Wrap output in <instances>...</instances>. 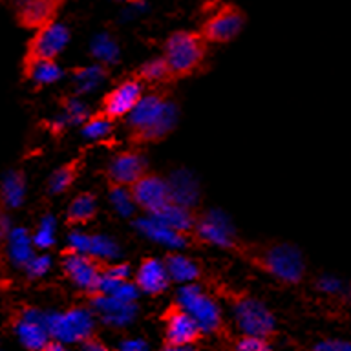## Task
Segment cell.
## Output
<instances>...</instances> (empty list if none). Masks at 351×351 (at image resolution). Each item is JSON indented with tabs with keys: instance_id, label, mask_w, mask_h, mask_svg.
I'll return each mask as SVG.
<instances>
[{
	"instance_id": "obj_16",
	"label": "cell",
	"mask_w": 351,
	"mask_h": 351,
	"mask_svg": "<svg viewBox=\"0 0 351 351\" xmlns=\"http://www.w3.org/2000/svg\"><path fill=\"white\" fill-rule=\"evenodd\" d=\"M194 229H196L197 236L207 243L225 247V249H234L236 247L234 229L223 214L208 213L199 221H196Z\"/></svg>"
},
{
	"instance_id": "obj_25",
	"label": "cell",
	"mask_w": 351,
	"mask_h": 351,
	"mask_svg": "<svg viewBox=\"0 0 351 351\" xmlns=\"http://www.w3.org/2000/svg\"><path fill=\"white\" fill-rule=\"evenodd\" d=\"M82 169V159L75 158L64 163L62 167L55 170L53 176H51V180H49V191L53 192V194H60V192H66L70 189L75 180L79 178Z\"/></svg>"
},
{
	"instance_id": "obj_5",
	"label": "cell",
	"mask_w": 351,
	"mask_h": 351,
	"mask_svg": "<svg viewBox=\"0 0 351 351\" xmlns=\"http://www.w3.org/2000/svg\"><path fill=\"white\" fill-rule=\"evenodd\" d=\"M68 40H70V33L57 22L37 29L26 46V53L22 59V73L32 70L38 62L57 59V55L66 48Z\"/></svg>"
},
{
	"instance_id": "obj_18",
	"label": "cell",
	"mask_w": 351,
	"mask_h": 351,
	"mask_svg": "<svg viewBox=\"0 0 351 351\" xmlns=\"http://www.w3.org/2000/svg\"><path fill=\"white\" fill-rule=\"evenodd\" d=\"M169 273L165 269V263L156 258H145L137 269L134 284L139 291L147 295H159L169 287Z\"/></svg>"
},
{
	"instance_id": "obj_30",
	"label": "cell",
	"mask_w": 351,
	"mask_h": 351,
	"mask_svg": "<svg viewBox=\"0 0 351 351\" xmlns=\"http://www.w3.org/2000/svg\"><path fill=\"white\" fill-rule=\"evenodd\" d=\"M112 126L114 123L110 119H106L103 114H92L84 121L82 125V136L90 137V139H101V137H106L112 132Z\"/></svg>"
},
{
	"instance_id": "obj_4",
	"label": "cell",
	"mask_w": 351,
	"mask_h": 351,
	"mask_svg": "<svg viewBox=\"0 0 351 351\" xmlns=\"http://www.w3.org/2000/svg\"><path fill=\"white\" fill-rule=\"evenodd\" d=\"M46 328L51 340L60 344L84 342L93 331V315L84 307H71L62 313H46Z\"/></svg>"
},
{
	"instance_id": "obj_42",
	"label": "cell",
	"mask_w": 351,
	"mask_h": 351,
	"mask_svg": "<svg viewBox=\"0 0 351 351\" xmlns=\"http://www.w3.org/2000/svg\"><path fill=\"white\" fill-rule=\"evenodd\" d=\"M117 351H147V344L143 340H126Z\"/></svg>"
},
{
	"instance_id": "obj_35",
	"label": "cell",
	"mask_w": 351,
	"mask_h": 351,
	"mask_svg": "<svg viewBox=\"0 0 351 351\" xmlns=\"http://www.w3.org/2000/svg\"><path fill=\"white\" fill-rule=\"evenodd\" d=\"M236 351H271L269 344L265 342V339H260V337H243V339L238 342V348Z\"/></svg>"
},
{
	"instance_id": "obj_11",
	"label": "cell",
	"mask_w": 351,
	"mask_h": 351,
	"mask_svg": "<svg viewBox=\"0 0 351 351\" xmlns=\"http://www.w3.org/2000/svg\"><path fill=\"white\" fill-rule=\"evenodd\" d=\"M132 199L137 207L147 210L150 216L161 213L170 202L169 183L156 174H145L141 180L130 186Z\"/></svg>"
},
{
	"instance_id": "obj_3",
	"label": "cell",
	"mask_w": 351,
	"mask_h": 351,
	"mask_svg": "<svg viewBox=\"0 0 351 351\" xmlns=\"http://www.w3.org/2000/svg\"><path fill=\"white\" fill-rule=\"evenodd\" d=\"M207 43L197 32H176L165 43V57L174 81L191 77L202 68Z\"/></svg>"
},
{
	"instance_id": "obj_44",
	"label": "cell",
	"mask_w": 351,
	"mask_h": 351,
	"mask_svg": "<svg viewBox=\"0 0 351 351\" xmlns=\"http://www.w3.org/2000/svg\"><path fill=\"white\" fill-rule=\"evenodd\" d=\"M43 351H66V348L64 344H60L57 340H49V344Z\"/></svg>"
},
{
	"instance_id": "obj_37",
	"label": "cell",
	"mask_w": 351,
	"mask_h": 351,
	"mask_svg": "<svg viewBox=\"0 0 351 351\" xmlns=\"http://www.w3.org/2000/svg\"><path fill=\"white\" fill-rule=\"evenodd\" d=\"M103 274L114 280H128V276H130V267L126 263H106Z\"/></svg>"
},
{
	"instance_id": "obj_26",
	"label": "cell",
	"mask_w": 351,
	"mask_h": 351,
	"mask_svg": "<svg viewBox=\"0 0 351 351\" xmlns=\"http://www.w3.org/2000/svg\"><path fill=\"white\" fill-rule=\"evenodd\" d=\"M136 79L141 82H147V84H163V82L174 81V77L170 73L169 64H167V60L163 57L148 60V62L139 66Z\"/></svg>"
},
{
	"instance_id": "obj_12",
	"label": "cell",
	"mask_w": 351,
	"mask_h": 351,
	"mask_svg": "<svg viewBox=\"0 0 351 351\" xmlns=\"http://www.w3.org/2000/svg\"><path fill=\"white\" fill-rule=\"evenodd\" d=\"M66 0H19L16 2V24L24 29H40L53 24Z\"/></svg>"
},
{
	"instance_id": "obj_17",
	"label": "cell",
	"mask_w": 351,
	"mask_h": 351,
	"mask_svg": "<svg viewBox=\"0 0 351 351\" xmlns=\"http://www.w3.org/2000/svg\"><path fill=\"white\" fill-rule=\"evenodd\" d=\"M93 307L104 322L115 328L126 326L136 317V302H125L110 295H93Z\"/></svg>"
},
{
	"instance_id": "obj_22",
	"label": "cell",
	"mask_w": 351,
	"mask_h": 351,
	"mask_svg": "<svg viewBox=\"0 0 351 351\" xmlns=\"http://www.w3.org/2000/svg\"><path fill=\"white\" fill-rule=\"evenodd\" d=\"M26 194V180L22 172H10L0 181V207L16 208Z\"/></svg>"
},
{
	"instance_id": "obj_2",
	"label": "cell",
	"mask_w": 351,
	"mask_h": 351,
	"mask_svg": "<svg viewBox=\"0 0 351 351\" xmlns=\"http://www.w3.org/2000/svg\"><path fill=\"white\" fill-rule=\"evenodd\" d=\"M247 262L284 284H298L306 274V262L302 252L289 243L252 247L247 252Z\"/></svg>"
},
{
	"instance_id": "obj_39",
	"label": "cell",
	"mask_w": 351,
	"mask_h": 351,
	"mask_svg": "<svg viewBox=\"0 0 351 351\" xmlns=\"http://www.w3.org/2000/svg\"><path fill=\"white\" fill-rule=\"evenodd\" d=\"M317 287L320 291H324V293L335 295V293L342 291V282L337 276H322V278H318Z\"/></svg>"
},
{
	"instance_id": "obj_40",
	"label": "cell",
	"mask_w": 351,
	"mask_h": 351,
	"mask_svg": "<svg viewBox=\"0 0 351 351\" xmlns=\"http://www.w3.org/2000/svg\"><path fill=\"white\" fill-rule=\"evenodd\" d=\"M95 53L103 60H114L117 55V48L110 40H103V43H99V46H95Z\"/></svg>"
},
{
	"instance_id": "obj_23",
	"label": "cell",
	"mask_w": 351,
	"mask_h": 351,
	"mask_svg": "<svg viewBox=\"0 0 351 351\" xmlns=\"http://www.w3.org/2000/svg\"><path fill=\"white\" fill-rule=\"evenodd\" d=\"M156 219H159L161 223H165L170 229L178 230L181 234H186L189 230H192L196 227V221L192 218L191 210L186 207H181V205H176V203H169L167 207L154 216Z\"/></svg>"
},
{
	"instance_id": "obj_1",
	"label": "cell",
	"mask_w": 351,
	"mask_h": 351,
	"mask_svg": "<svg viewBox=\"0 0 351 351\" xmlns=\"http://www.w3.org/2000/svg\"><path fill=\"white\" fill-rule=\"evenodd\" d=\"M176 121H178V108L163 93L143 95L141 101L128 115L130 141L136 145L161 141L174 130Z\"/></svg>"
},
{
	"instance_id": "obj_8",
	"label": "cell",
	"mask_w": 351,
	"mask_h": 351,
	"mask_svg": "<svg viewBox=\"0 0 351 351\" xmlns=\"http://www.w3.org/2000/svg\"><path fill=\"white\" fill-rule=\"evenodd\" d=\"M232 311L238 328L247 337H260L265 339L273 333L274 318L262 302L249 295H236L232 300Z\"/></svg>"
},
{
	"instance_id": "obj_15",
	"label": "cell",
	"mask_w": 351,
	"mask_h": 351,
	"mask_svg": "<svg viewBox=\"0 0 351 351\" xmlns=\"http://www.w3.org/2000/svg\"><path fill=\"white\" fill-rule=\"evenodd\" d=\"M165 328H167V340L169 344L192 346L202 335V329L192 320V317L178 304L169 309L165 315Z\"/></svg>"
},
{
	"instance_id": "obj_21",
	"label": "cell",
	"mask_w": 351,
	"mask_h": 351,
	"mask_svg": "<svg viewBox=\"0 0 351 351\" xmlns=\"http://www.w3.org/2000/svg\"><path fill=\"white\" fill-rule=\"evenodd\" d=\"M97 213V197L92 192H81L73 197V202L68 207L66 213V221L68 225H86L92 221L93 216Z\"/></svg>"
},
{
	"instance_id": "obj_6",
	"label": "cell",
	"mask_w": 351,
	"mask_h": 351,
	"mask_svg": "<svg viewBox=\"0 0 351 351\" xmlns=\"http://www.w3.org/2000/svg\"><path fill=\"white\" fill-rule=\"evenodd\" d=\"M178 306L185 309L202 333H214L221 326V313L218 304L194 284L183 285L178 293Z\"/></svg>"
},
{
	"instance_id": "obj_27",
	"label": "cell",
	"mask_w": 351,
	"mask_h": 351,
	"mask_svg": "<svg viewBox=\"0 0 351 351\" xmlns=\"http://www.w3.org/2000/svg\"><path fill=\"white\" fill-rule=\"evenodd\" d=\"M10 251L13 262L26 267L27 262L33 258L32 238L24 229H16L10 236Z\"/></svg>"
},
{
	"instance_id": "obj_33",
	"label": "cell",
	"mask_w": 351,
	"mask_h": 351,
	"mask_svg": "<svg viewBox=\"0 0 351 351\" xmlns=\"http://www.w3.org/2000/svg\"><path fill=\"white\" fill-rule=\"evenodd\" d=\"M62 108H64V117L68 123H77V125H84V121L90 117V112L79 99H66L62 101Z\"/></svg>"
},
{
	"instance_id": "obj_38",
	"label": "cell",
	"mask_w": 351,
	"mask_h": 351,
	"mask_svg": "<svg viewBox=\"0 0 351 351\" xmlns=\"http://www.w3.org/2000/svg\"><path fill=\"white\" fill-rule=\"evenodd\" d=\"M313 351H351V342L348 340H324L318 342Z\"/></svg>"
},
{
	"instance_id": "obj_45",
	"label": "cell",
	"mask_w": 351,
	"mask_h": 351,
	"mask_svg": "<svg viewBox=\"0 0 351 351\" xmlns=\"http://www.w3.org/2000/svg\"><path fill=\"white\" fill-rule=\"evenodd\" d=\"M163 351H194L192 346H176V344H169L165 348Z\"/></svg>"
},
{
	"instance_id": "obj_43",
	"label": "cell",
	"mask_w": 351,
	"mask_h": 351,
	"mask_svg": "<svg viewBox=\"0 0 351 351\" xmlns=\"http://www.w3.org/2000/svg\"><path fill=\"white\" fill-rule=\"evenodd\" d=\"M82 351H106V348L99 340L86 339L82 342Z\"/></svg>"
},
{
	"instance_id": "obj_28",
	"label": "cell",
	"mask_w": 351,
	"mask_h": 351,
	"mask_svg": "<svg viewBox=\"0 0 351 351\" xmlns=\"http://www.w3.org/2000/svg\"><path fill=\"white\" fill-rule=\"evenodd\" d=\"M62 77V70L55 60H46V62H38L24 73V79L27 81L37 82V84H51V82L59 81Z\"/></svg>"
},
{
	"instance_id": "obj_34",
	"label": "cell",
	"mask_w": 351,
	"mask_h": 351,
	"mask_svg": "<svg viewBox=\"0 0 351 351\" xmlns=\"http://www.w3.org/2000/svg\"><path fill=\"white\" fill-rule=\"evenodd\" d=\"M53 230H55V221L53 218H44L40 227H38L37 234L33 238L35 245L38 247H51L53 245Z\"/></svg>"
},
{
	"instance_id": "obj_24",
	"label": "cell",
	"mask_w": 351,
	"mask_h": 351,
	"mask_svg": "<svg viewBox=\"0 0 351 351\" xmlns=\"http://www.w3.org/2000/svg\"><path fill=\"white\" fill-rule=\"evenodd\" d=\"M163 263L169 273V278L181 282V284H192L199 276V267L191 258L181 256V254H169Z\"/></svg>"
},
{
	"instance_id": "obj_19",
	"label": "cell",
	"mask_w": 351,
	"mask_h": 351,
	"mask_svg": "<svg viewBox=\"0 0 351 351\" xmlns=\"http://www.w3.org/2000/svg\"><path fill=\"white\" fill-rule=\"evenodd\" d=\"M137 230H141L143 234L148 236L150 240L158 241L161 245L167 247H185L186 245V236L178 232V230L170 229L165 223H161L159 219H156L154 216H148V218H141L136 221Z\"/></svg>"
},
{
	"instance_id": "obj_13",
	"label": "cell",
	"mask_w": 351,
	"mask_h": 351,
	"mask_svg": "<svg viewBox=\"0 0 351 351\" xmlns=\"http://www.w3.org/2000/svg\"><path fill=\"white\" fill-rule=\"evenodd\" d=\"M15 333L26 350L43 351L51 340L46 328V313L37 309H24L16 318Z\"/></svg>"
},
{
	"instance_id": "obj_10",
	"label": "cell",
	"mask_w": 351,
	"mask_h": 351,
	"mask_svg": "<svg viewBox=\"0 0 351 351\" xmlns=\"http://www.w3.org/2000/svg\"><path fill=\"white\" fill-rule=\"evenodd\" d=\"M141 99L143 82L137 81L136 77L134 79H126V81L117 84L114 90H110L104 95L101 108H99V114H103L106 119L114 123V121L121 119V117L130 115L132 110L136 108Z\"/></svg>"
},
{
	"instance_id": "obj_7",
	"label": "cell",
	"mask_w": 351,
	"mask_h": 351,
	"mask_svg": "<svg viewBox=\"0 0 351 351\" xmlns=\"http://www.w3.org/2000/svg\"><path fill=\"white\" fill-rule=\"evenodd\" d=\"M243 26H245L243 10L236 4H221L205 19L197 33L205 38V43L227 44L240 35Z\"/></svg>"
},
{
	"instance_id": "obj_32",
	"label": "cell",
	"mask_w": 351,
	"mask_h": 351,
	"mask_svg": "<svg viewBox=\"0 0 351 351\" xmlns=\"http://www.w3.org/2000/svg\"><path fill=\"white\" fill-rule=\"evenodd\" d=\"M110 197H112V203L114 207L117 208V213L123 214V216H130L132 210H134V199H132L130 189L119 185H110Z\"/></svg>"
},
{
	"instance_id": "obj_31",
	"label": "cell",
	"mask_w": 351,
	"mask_h": 351,
	"mask_svg": "<svg viewBox=\"0 0 351 351\" xmlns=\"http://www.w3.org/2000/svg\"><path fill=\"white\" fill-rule=\"evenodd\" d=\"M75 75L77 88L81 92H90L93 88L97 86L99 82L103 81V77L106 75V70L103 66H92V68H79V70L73 71Z\"/></svg>"
},
{
	"instance_id": "obj_36",
	"label": "cell",
	"mask_w": 351,
	"mask_h": 351,
	"mask_svg": "<svg viewBox=\"0 0 351 351\" xmlns=\"http://www.w3.org/2000/svg\"><path fill=\"white\" fill-rule=\"evenodd\" d=\"M49 269V258L48 256H33L26 265L27 274L35 278V276H43Z\"/></svg>"
},
{
	"instance_id": "obj_14",
	"label": "cell",
	"mask_w": 351,
	"mask_h": 351,
	"mask_svg": "<svg viewBox=\"0 0 351 351\" xmlns=\"http://www.w3.org/2000/svg\"><path fill=\"white\" fill-rule=\"evenodd\" d=\"M147 172V161L143 154L136 150H126L119 152L108 165L106 176H108L110 185H119L130 189L134 183L141 180Z\"/></svg>"
},
{
	"instance_id": "obj_20",
	"label": "cell",
	"mask_w": 351,
	"mask_h": 351,
	"mask_svg": "<svg viewBox=\"0 0 351 351\" xmlns=\"http://www.w3.org/2000/svg\"><path fill=\"white\" fill-rule=\"evenodd\" d=\"M170 191V202L181 207L191 208L197 199V185L194 183L191 174L185 172H176L170 180H167Z\"/></svg>"
},
{
	"instance_id": "obj_41",
	"label": "cell",
	"mask_w": 351,
	"mask_h": 351,
	"mask_svg": "<svg viewBox=\"0 0 351 351\" xmlns=\"http://www.w3.org/2000/svg\"><path fill=\"white\" fill-rule=\"evenodd\" d=\"M8 234H10V219H8L4 210L0 208V247L5 241Z\"/></svg>"
},
{
	"instance_id": "obj_9",
	"label": "cell",
	"mask_w": 351,
	"mask_h": 351,
	"mask_svg": "<svg viewBox=\"0 0 351 351\" xmlns=\"http://www.w3.org/2000/svg\"><path fill=\"white\" fill-rule=\"evenodd\" d=\"M106 263L97 260V258L88 256V254H79V252L68 251L64 252L62 260V269L66 276L81 289L88 293H95L99 287V282L103 278V271Z\"/></svg>"
},
{
	"instance_id": "obj_46",
	"label": "cell",
	"mask_w": 351,
	"mask_h": 351,
	"mask_svg": "<svg viewBox=\"0 0 351 351\" xmlns=\"http://www.w3.org/2000/svg\"><path fill=\"white\" fill-rule=\"evenodd\" d=\"M348 298H350V302H351V287H350V291H348Z\"/></svg>"
},
{
	"instance_id": "obj_29",
	"label": "cell",
	"mask_w": 351,
	"mask_h": 351,
	"mask_svg": "<svg viewBox=\"0 0 351 351\" xmlns=\"http://www.w3.org/2000/svg\"><path fill=\"white\" fill-rule=\"evenodd\" d=\"M119 254V247L114 240H110L108 236H90V247H88V256H93L101 260V262H108L114 260Z\"/></svg>"
}]
</instances>
